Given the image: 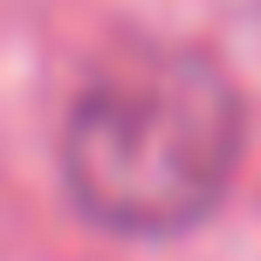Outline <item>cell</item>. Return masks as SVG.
Instances as JSON below:
<instances>
[{
	"mask_svg": "<svg viewBox=\"0 0 261 261\" xmlns=\"http://www.w3.org/2000/svg\"><path fill=\"white\" fill-rule=\"evenodd\" d=\"M241 158L234 76L193 48H124L76 90L62 179L117 234H179L227 193Z\"/></svg>",
	"mask_w": 261,
	"mask_h": 261,
	"instance_id": "obj_1",
	"label": "cell"
}]
</instances>
